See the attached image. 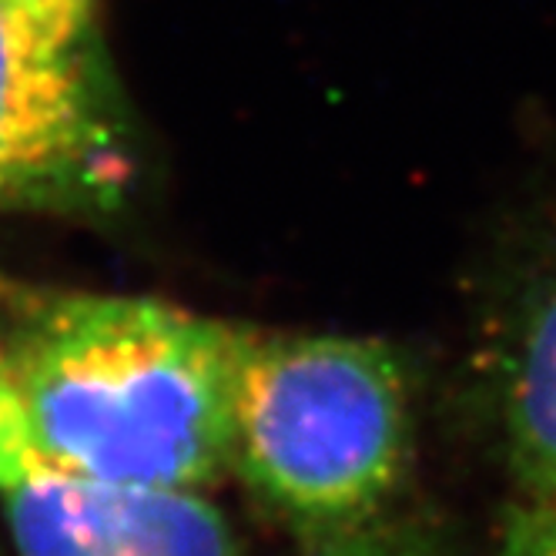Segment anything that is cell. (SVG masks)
I'll return each mask as SVG.
<instances>
[{
	"instance_id": "3",
	"label": "cell",
	"mask_w": 556,
	"mask_h": 556,
	"mask_svg": "<svg viewBox=\"0 0 556 556\" xmlns=\"http://www.w3.org/2000/svg\"><path fill=\"white\" fill-rule=\"evenodd\" d=\"M141 181L104 0H0V215L114 218Z\"/></svg>"
},
{
	"instance_id": "1",
	"label": "cell",
	"mask_w": 556,
	"mask_h": 556,
	"mask_svg": "<svg viewBox=\"0 0 556 556\" xmlns=\"http://www.w3.org/2000/svg\"><path fill=\"white\" fill-rule=\"evenodd\" d=\"M235 326L131 295H37L8 376L45 469L198 493L231 466Z\"/></svg>"
},
{
	"instance_id": "2",
	"label": "cell",
	"mask_w": 556,
	"mask_h": 556,
	"mask_svg": "<svg viewBox=\"0 0 556 556\" xmlns=\"http://www.w3.org/2000/svg\"><path fill=\"white\" fill-rule=\"evenodd\" d=\"M409 456L400 359L372 339L235 326L231 469L278 513L349 530Z\"/></svg>"
},
{
	"instance_id": "8",
	"label": "cell",
	"mask_w": 556,
	"mask_h": 556,
	"mask_svg": "<svg viewBox=\"0 0 556 556\" xmlns=\"http://www.w3.org/2000/svg\"><path fill=\"white\" fill-rule=\"evenodd\" d=\"M305 556H435L432 546L413 530H363L349 527L329 536Z\"/></svg>"
},
{
	"instance_id": "7",
	"label": "cell",
	"mask_w": 556,
	"mask_h": 556,
	"mask_svg": "<svg viewBox=\"0 0 556 556\" xmlns=\"http://www.w3.org/2000/svg\"><path fill=\"white\" fill-rule=\"evenodd\" d=\"M496 556H556V503L523 500L506 516Z\"/></svg>"
},
{
	"instance_id": "9",
	"label": "cell",
	"mask_w": 556,
	"mask_h": 556,
	"mask_svg": "<svg viewBox=\"0 0 556 556\" xmlns=\"http://www.w3.org/2000/svg\"><path fill=\"white\" fill-rule=\"evenodd\" d=\"M37 295L30 292H14L11 286H0V372H8L14 339L27 319V312L34 308Z\"/></svg>"
},
{
	"instance_id": "5",
	"label": "cell",
	"mask_w": 556,
	"mask_h": 556,
	"mask_svg": "<svg viewBox=\"0 0 556 556\" xmlns=\"http://www.w3.org/2000/svg\"><path fill=\"white\" fill-rule=\"evenodd\" d=\"M503 432L523 500L556 503V265L533 292L503 382Z\"/></svg>"
},
{
	"instance_id": "6",
	"label": "cell",
	"mask_w": 556,
	"mask_h": 556,
	"mask_svg": "<svg viewBox=\"0 0 556 556\" xmlns=\"http://www.w3.org/2000/svg\"><path fill=\"white\" fill-rule=\"evenodd\" d=\"M41 466L34 450L30 422L8 372H0V493L14 490Z\"/></svg>"
},
{
	"instance_id": "4",
	"label": "cell",
	"mask_w": 556,
	"mask_h": 556,
	"mask_svg": "<svg viewBox=\"0 0 556 556\" xmlns=\"http://www.w3.org/2000/svg\"><path fill=\"white\" fill-rule=\"evenodd\" d=\"M17 556H235L222 516L178 490H122L37 466L4 493Z\"/></svg>"
}]
</instances>
